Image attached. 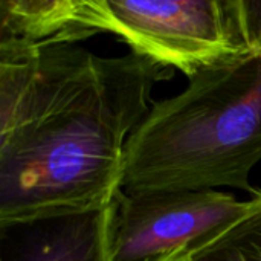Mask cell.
<instances>
[{"label": "cell", "instance_id": "obj_1", "mask_svg": "<svg viewBox=\"0 0 261 261\" xmlns=\"http://www.w3.org/2000/svg\"><path fill=\"white\" fill-rule=\"evenodd\" d=\"M171 76L135 52L0 40V225L112 205L127 141Z\"/></svg>", "mask_w": 261, "mask_h": 261}, {"label": "cell", "instance_id": "obj_2", "mask_svg": "<svg viewBox=\"0 0 261 261\" xmlns=\"http://www.w3.org/2000/svg\"><path fill=\"white\" fill-rule=\"evenodd\" d=\"M261 161V29L242 52L154 102L125 145L122 191H180L249 184Z\"/></svg>", "mask_w": 261, "mask_h": 261}, {"label": "cell", "instance_id": "obj_3", "mask_svg": "<svg viewBox=\"0 0 261 261\" xmlns=\"http://www.w3.org/2000/svg\"><path fill=\"white\" fill-rule=\"evenodd\" d=\"M81 24L113 32L132 52L188 78L246 49L261 29V2L81 0Z\"/></svg>", "mask_w": 261, "mask_h": 261}, {"label": "cell", "instance_id": "obj_4", "mask_svg": "<svg viewBox=\"0 0 261 261\" xmlns=\"http://www.w3.org/2000/svg\"><path fill=\"white\" fill-rule=\"evenodd\" d=\"M113 261H156L242 214L219 190L122 191L115 199Z\"/></svg>", "mask_w": 261, "mask_h": 261}, {"label": "cell", "instance_id": "obj_5", "mask_svg": "<svg viewBox=\"0 0 261 261\" xmlns=\"http://www.w3.org/2000/svg\"><path fill=\"white\" fill-rule=\"evenodd\" d=\"M115 213L113 200L96 211L0 225V261H113Z\"/></svg>", "mask_w": 261, "mask_h": 261}, {"label": "cell", "instance_id": "obj_6", "mask_svg": "<svg viewBox=\"0 0 261 261\" xmlns=\"http://www.w3.org/2000/svg\"><path fill=\"white\" fill-rule=\"evenodd\" d=\"M80 12L81 0H0V40L76 44L92 37Z\"/></svg>", "mask_w": 261, "mask_h": 261}, {"label": "cell", "instance_id": "obj_7", "mask_svg": "<svg viewBox=\"0 0 261 261\" xmlns=\"http://www.w3.org/2000/svg\"><path fill=\"white\" fill-rule=\"evenodd\" d=\"M193 242L237 261H261V191L246 200L242 214Z\"/></svg>", "mask_w": 261, "mask_h": 261}, {"label": "cell", "instance_id": "obj_8", "mask_svg": "<svg viewBox=\"0 0 261 261\" xmlns=\"http://www.w3.org/2000/svg\"><path fill=\"white\" fill-rule=\"evenodd\" d=\"M156 261H237L231 258L229 255L216 251V249H210L205 248L196 242H190L185 246L173 251L171 254L159 258Z\"/></svg>", "mask_w": 261, "mask_h": 261}]
</instances>
